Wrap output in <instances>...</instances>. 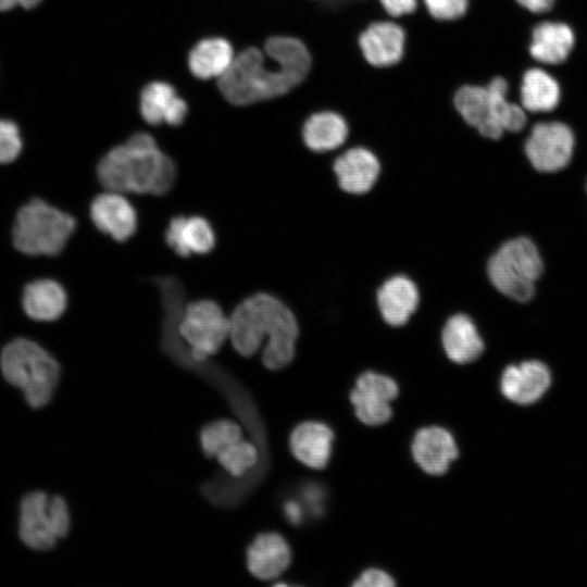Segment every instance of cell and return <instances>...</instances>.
I'll return each mask as SVG.
<instances>
[{
    "mask_svg": "<svg viewBox=\"0 0 587 587\" xmlns=\"http://www.w3.org/2000/svg\"><path fill=\"white\" fill-rule=\"evenodd\" d=\"M405 42L404 28L391 21L369 24L358 38L363 59L376 68L398 64L404 57Z\"/></svg>",
    "mask_w": 587,
    "mask_h": 587,
    "instance_id": "obj_11",
    "label": "cell"
},
{
    "mask_svg": "<svg viewBox=\"0 0 587 587\" xmlns=\"http://www.w3.org/2000/svg\"><path fill=\"white\" fill-rule=\"evenodd\" d=\"M0 367L4 378L23 390L33 408H41L50 401L60 378L58 361L27 338H16L4 346Z\"/></svg>",
    "mask_w": 587,
    "mask_h": 587,
    "instance_id": "obj_5",
    "label": "cell"
},
{
    "mask_svg": "<svg viewBox=\"0 0 587 587\" xmlns=\"http://www.w3.org/2000/svg\"><path fill=\"white\" fill-rule=\"evenodd\" d=\"M139 111L150 125L179 126L187 116L188 105L171 84L151 82L140 92Z\"/></svg>",
    "mask_w": 587,
    "mask_h": 587,
    "instance_id": "obj_18",
    "label": "cell"
},
{
    "mask_svg": "<svg viewBox=\"0 0 587 587\" xmlns=\"http://www.w3.org/2000/svg\"><path fill=\"white\" fill-rule=\"evenodd\" d=\"M412 454L424 472L441 475L458 457V447L449 430L440 426H427L415 434Z\"/></svg>",
    "mask_w": 587,
    "mask_h": 587,
    "instance_id": "obj_15",
    "label": "cell"
},
{
    "mask_svg": "<svg viewBox=\"0 0 587 587\" xmlns=\"http://www.w3.org/2000/svg\"><path fill=\"white\" fill-rule=\"evenodd\" d=\"M441 344L448 359L457 364L475 361L484 341L472 319L463 313L450 316L441 330Z\"/></svg>",
    "mask_w": 587,
    "mask_h": 587,
    "instance_id": "obj_22",
    "label": "cell"
},
{
    "mask_svg": "<svg viewBox=\"0 0 587 587\" xmlns=\"http://www.w3.org/2000/svg\"><path fill=\"white\" fill-rule=\"evenodd\" d=\"M68 528L70 513L61 497L34 491L23 498L20 537L26 546L35 550H49L58 539L66 536Z\"/></svg>",
    "mask_w": 587,
    "mask_h": 587,
    "instance_id": "obj_8",
    "label": "cell"
},
{
    "mask_svg": "<svg viewBox=\"0 0 587 587\" xmlns=\"http://www.w3.org/2000/svg\"><path fill=\"white\" fill-rule=\"evenodd\" d=\"M284 512L286 517L292 524H299L303 517V511L300 503L294 500L285 503Z\"/></svg>",
    "mask_w": 587,
    "mask_h": 587,
    "instance_id": "obj_34",
    "label": "cell"
},
{
    "mask_svg": "<svg viewBox=\"0 0 587 587\" xmlns=\"http://www.w3.org/2000/svg\"><path fill=\"white\" fill-rule=\"evenodd\" d=\"M520 5L533 13H544L549 11L554 0H515Z\"/></svg>",
    "mask_w": 587,
    "mask_h": 587,
    "instance_id": "obj_33",
    "label": "cell"
},
{
    "mask_svg": "<svg viewBox=\"0 0 587 587\" xmlns=\"http://www.w3.org/2000/svg\"><path fill=\"white\" fill-rule=\"evenodd\" d=\"M376 302L384 322L392 327L405 325L417 310L420 292L409 277L395 275L376 292Z\"/></svg>",
    "mask_w": 587,
    "mask_h": 587,
    "instance_id": "obj_17",
    "label": "cell"
},
{
    "mask_svg": "<svg viewBox=\"0 0 587 587\" xmlns=\"http://www.w3.org/2000/svg\"><path fill=\"white\" fill-rule=\"evenodd\" d=\"M76 229L68 213L34 198L16 212L12 227L14 248L27 255H57Z\"/></svg>",
    "mask_w": 587,
    "mask_h": 587,
    "instance_id": "obj_6",
    "label": "cell"
},
{
    "mask_svg": "<svg viewBox=\"0 0 587 587\" xmlns=\"http://www.w3.org/2000/svg\"><path fill=\"white\" fill-rule=\"evenodd\" d=\"M216 459L226 472L240 477L257 464L259 451L255 445L242 438L223 449Z\"/></svg>",
    "mask_w": 587,
    "mask_h": 587,
    "instance_id": "obj_28",
    "label": "cell"
},
{
    "mask_svg": "<svg viewBox=\"0 0 587 587\" xmlns=\"http://www.w3.org/2000/svg\"><path fill=\"white\" fill-rule=\"evenodd\" d=\"M229 339L237 353L252 357L265 339L262 362L268 370H280L294 359L299 325L292 311L267 292L254 294L233 311Z\"/></svg>",
    "mask_w": 587,
    "mask_h": 587,
    "instance_id": "obj_2",
    "label": "cell"
},
{
    "mask_svg": "<svg viewBox=\"0 0 587 587\" xmlns=\"http://www.w3.org/2000/svg\"><path fill=\"white\" fill-rule=\"evenodd\" d=\"M541 272L540 254L525 237L507 241L492 254L487 265L488 277L496 289L519 302L532 299Z\"/></svg>",
    "mask_w": 587,
    "mask_h": 587,
    "instance_id": "obj_7",
    "label": "cell"
},
{
    "mask_svg": "<svg viewBox=\"0 0 587 587\" xmlns=\"http://www.w3.org/2000/svg\"><path fill=\"white\" fill-rule=\"evenodd\" d=\"M316 1H323L325 3H332V4H335V3H341L344 2L345 0H316Z\"/></svg>",
    "mask_w": 587,
    "mask_h": 587,
    "instance_id": "obj_36",
    "label": "cell"
},
{
    "mask_svg": "<svg viewBox=\"0 0 587 587\" xmlns=\"http://www.w3.org/2000/svg\"><path fill=\"white\" fill-rule=\"evenodd\" d=\"M550 383L548 367L540 361L532 360L509 365L502 373L500 388L510 401L530 404L544 396Z\"/></svg>",
    "mask_w": 587,
    "mask_h": 587,
    "instance_id": "obj_14",
    "label": "cell"
},
{
    "mask_svg": "<svg viewBox=\"0 0 587 587\" xmlns=\"http://www.w3.org/2000/svg\"><path fill=\"white\" fill-rule=\"evenodd\" d=\"M561 97L558 82L541 68L525 72L521 84L522 108L529 112H549L553 110Z\"/></svg>",
    "mask_w": 587,
    "mask_h": 587,
    "instance_id": "obj_26",
    "label": "cell"
},
{
    "mask_svg": "<svg viewBox=\"0 0 587 587\" xmlns=\"http://www.w3.org/2000/svg\"><path fill=\"white\" fill-rule=\"evenodd\" d=\"M241 439V427L230 420L212 422L200 433V445L207 457H216L223 449Z\"/></svg>",
    "mask_w": 587,
    "mask_h": 587,
    "instance_id": "obj_27",
    "label": "cell"
},
{
    "mask_svg": "<svg viewBox=\"0 0 587 587\" xmlns=\"http://www.w3.org/2000/svg\"><path fill=\"white\" fill-rule=\"evenodd\" d=\"M384 11L392 16L400 17L412 14L417 8V0H378Z\"/></svg>",
    "mask_w": 587,
    "mask_h": 587,
    "instance_id": "obj_32",
    "label": "cell"
},
{
    "mask_svg": "<svg viewBox=\"0 0 587 587\" xmlns=\"http://www.w3.org/2000/svg\"><path fill=\"white\" fill-rule=\"evenodd\" d=\"M23 142L18 126L10 120L0 118V164H9L17 159Z\"/></svg>",
    "mask_w": 587,
    "mask_h": 587,
    "instance_id": "obj_29",
    "label": "cell"
},
{
    "mask_svg": "<svg viewBox=\"0 0 587 587\" xmlns=\"http://www.w3.org/2000/svg\"><path fill=\"white\" fill-rule=\"evenodd\" d=\"M290 562V547L277 533L257 536L247 550L248 570L261 580L277 578L288 569Z\"/></svg>",
    "mask_w": 587,
    "mask_h": 587,
    "instance_id": "obj_19",
    "label": "cell"
},
{
    "mask_svg": "<svg viewBox=\"0 0 587 587\" xmlns=\"http://www.w3.org/2000/svg\"><path fill=\"white\" fill-rule=\"evenodd\" d=\"M301 133L304 146L322 153L342 146L349 136V127L342 115L325 110L311 114L304 121Z\"/></svg>",
    "mask_w": 587,
    "mask_h": 587,
    "instance_id": "obj_23",
    "label": "cell"
},
{
    "mask_svg": "<svg viewBox=\"0 0 587 587\" xmlns=\"http://www.w3.org/2000/svg\"><path fill=\"white\" fill-rule=\"evenodd\" d=\"M96 228L117 242L128 240L137 230V213L132 203L117 191L96 196L89 205Z\"/></svg>",
    "mask_w": 587,
    "mask_h": 587,
    "instance_id": "obj_12",
    "label": "cell"
},
{
    "mask_svg": "<svg viewBox=\"0 0 587 587\" xmlns=\"http://www.w3.org/2000/svg\"><path fill=\"white\" fill-rule=\"evenodd\" d=\"M574 134L561 122L534 125L525 142V153L539 172L551 173L565 167L573 153Z\"/></svg>",
    "mask_w": 587,
    "mask_h": 587,
    "instance_id": "obj_9",
    "label": "cell"
},
{
    "mask_svg": "<svg viewBox=\"0 0 587 587\" xmlns=\"http://www.w3.org/2000/svg\"><path fill=\"white\" fill-rule=\"evenodd\" d=\"M355 587H391L395 585L394 578L379 569H367L352 584Z\"/></svg>",
    "mask_w": 587,
    "mask_h": 587,
    "instance_id": "obj_31",
    "label": "cell"
},
{
    "mask_svg": "<svg viewBox=\"0 0 587 587\" xmlns=\"http://www.w3.org/2000/svg\"><path fill=\"white\" fill-rule=\"evenodd\" d=\"M333 430L324 423L307 421L292 430L289 439L294 457L305 466L324 469L332 455Z\"/></svg>",
    "mask_w": 587,
    "mask_h": 587,
    "instance_id": "obj_20",
    "label": "cell"
},
{
    "mask_svg": "<svg viewBox=\"0 0 587 587\" xmlns=\"http://www.w3.org/2000/svg\"><path fill=\"white\" fill-rule=\"evenodd\" d=\"M423 3L434 20L451 22L465 15L470 0H423Z\"/></svg>",
    "mask_w": 587,
    "mask_h": 587,
    "instance_id": "obj_30",
    "label": "cell"
},
{
    "mask_svg": "<svg viewBox=\"0 0 587 587\" xmlns=\"http://www.w3.org/2000/svg\"><path fill=\"white\" fill-rule=\"evenodd\" d=\"M67 305L64 287L57 280L40 278L24 286L22 307L25 314L38 322L55 321L63 315Z\"/></svg>",
    "mask_w": 587,
    "mask_h": 587,
    "instance_id": "obj_21",
    "label": "cell"
},
{
    "mask_svg": "<svg viewBox=\"0 0 587 587\" xmlns=\"http://www.w3.org/2000/svg\"><path fill=\"white\" fill-rule=\"evenodd\" d=\"M230 42L223 37H209L197 42L188 54V67L200 79L222 77L234 61Z\"/></svg>",
    "mask_w": 587,
    "mask_h": 587,
    "instance_id": "obj_25",
    "label": "cell"
},
{
    "mask_svg": "<svg viewBox=\"0 0 587 587\" xmlns=\"http://www.w3.org/2000/svg\"><path fill=\"white\" fill-rule=\"evenodd\" d=\"M397 395L398 385L391 377L367 371L357 379L350 394V400L362 423L377 426L391 417L390 402Z\"/></svg>",
    "mask_w": 587,
    "mask_h": 587,
    "instance_id": "obj_10",
    "label": "cell"
},
{
    "mask_svg": "<svg viewBox=\"0 0 587 587\" xmlns=\"http://www.w3.org/2000/svg\"><path fill=\"white\" fill-rule=\"evenodd\" d=\"M167 246L179 257L205 254L216 241L211 223L203 216L176 215L167 224L164 234Z\"/></svg>",
    "mask_w": 587,
    "mask_h": 587,
    "instance_id": "obj_16",
    "label": "cell"
},
{
    "mask_svg": "<svg viewBox=\"0 0 587 587\" xmlns=\"http://www.w3.org/2000/svg\"><path fill=\"white\" fill-rule=\"evenodd\" d=\"M504 78L495 77L486 86L463 85L453 95V105L462 120L488 139L504 132H519L526 124L525 110L508 100Z\"/></svg>",
    "mask_w": 587,
    "mask_h": 587,
    "instance_id": "obj_4",
    "label": "cell"
},
{
    "mask_svg": "<svg viewBox=\"0 0 587 587\" xmlns=\"http://www.w3.org/2000/svg\"><path fill=\"white\" fill-rule=\"evenodd\" d=\"M312 67L307 45L297 37L275 35L264 43V52L250 47L235 57L218 78L223 97L235 105L275 99L296 89Z\"/></svg>",
    "mask_w": 587,
    "mask_h": 587,
    "instance_id": "obj_1",
    "label": "cell"
},
{
    "mask_svg": "<svg viewBox=\"0 0 587 587\" xmlns=\"http://www.w3.org/2000/svg\"><path fill=\"white\" fill-rule=\"evenodd\" d=\"M41 0H0V11H8L17 5L24 9H33L39 4Z\"/></svg>",
    "mask_w": 587,
    "mask_h": 587,
    "instance_id": "obj_35",
    "label": "cell"
},
{
    "mask_svg": "<svg viewBox=\"0 0 587 587\" xmlns=\"http://www.w3.org/2000/svg\"><path fill=\"white\" fill-rule=\"evenodd\" d=\"M97 177L108 190L164 196L176 180V165L143 132L110 149L98 162Z\"/></svg>",
    "mask_w": 587,
    "mask_h": 587,
    "instance_id": "obj_3",
    "label": "cell"
},
{
    "mask_svg": "<svg viewBox=\"0 0 587 587\" xmlns=\"http://www.w3.org/2000/svg\"><path fill=\"white\" fill-rule=\"evenodd\" d=\"M333 171L342 191L363 195L376 184L380 174V163L371 150L353 147L335 159Z\"/></svg>",
    "mask_w": 587,
    "mask_h": 587,
    "instance_id": "obj_13",
    "label": "cell"
},
{
    "mask_svg": "<svg viewBox=\"0 0 587 587\" xmlns=\"http://www.w3.org/2000/svg\"><path fill=\"white\" fill-rule=\"evenodd\" d=\"M575 37L571 27L560 22H542L532 34L530 55L540 63L559 64L573 49Z\"/></svg>",
    "mask_w": 587,
    "mask_h": 587,
    "instance_id": "obj_24",
    "label": "cell"
}]
</instances>
